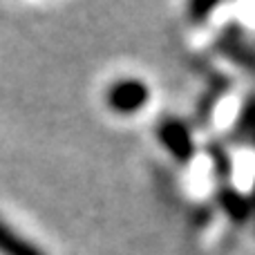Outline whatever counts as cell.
Wrapping results in <instances>:
<instances>
[{
	"label": "cell",
	"instance_id": "8992f818",
	"mask_svg": "<svg viewBox=\"0 0 255 255\" xmlns=\"http://www.w3.org/2000/svg\"><path fill=\"white\" fill-rule=\"evenodd\" d=\"M251 206H255V186H253V197H251Z\"/></svg>",
	"mask_w": 255,
	"mask_h": 255
},
{
	"label": "cell",
	"instance_id": "5b68a950",
	"mask_svg": "<svg viewBox=\"0 0 255 255\" xmlns=\"http://www.w3.org/2000/svg\"><path fill=\"white\" fill-rule=\"evenodd\" d=\"M240 132L249 141H253V145H255V103H249L247 110L240 117Z\"/></svg>",
	"mask_w": 255,
	"mask_h": 255
},
{
	"label": "cell",
	"instance_id": "277c9868",
	"mask_svg": "<svg viewBox=\"0 0 255 255\" xmlns=\"http://www.w3.org/2000/svg\"><path fill=\"white\" fill-rule=\"evenodd\" d=\"M222 206L235 222H244L251 213V199H247L244 195L235 193V190H224L222 193Z\"/></svg>",
	"mask_w": 255,
	"mask_h": 255
},
{
	"label": "cell",
	"instance_id": "7a4b0ae2",
	"mask_svg": "<svg viewBox=\"0 0 255 255\" xmlns=\"http://www.w3.org/2000/svg\"><path fill=\"white\" fill-rule=\"evenodd\" d=\"M157 136H159V143L163 145L168 154L177 159V161L186 163L193 159L195 154V139L190 134L188 126L179 119H163L161 126L157 130Z\"/></svg>",
	"mask_w": 255,
	"mask_h": 255
},
{
	"label": "cell",
	"instance_id": "3957f363",
	"mask_svg": "<svg viewBox=\"0 0 255 255\" xmlns=\"http://www.w3.org/2000/svg\"><path fill=\"white\" fill-rule=\"evenodd\" d=\"M0 255H47V251L0 217Z\"/></svg>",
	"mask_w": 255,
	"mask_h": 255
},
{
	"label": "cell",
	"instance_id": "6da1fadb",
	"mask_svg": "<svg viewBox=\"0 0 255 255\" xmlns=\"http://www.w3.org/2000/svg\"><path fill=\"white\" fill-rule=\"evenodd\" d=\"M108 106L121 117L136 115L150 101V88L141 79H119L108 90Z\"/></svg>",
	"mask_w": 255,
	"mask_h": 255
}]
</instances>
